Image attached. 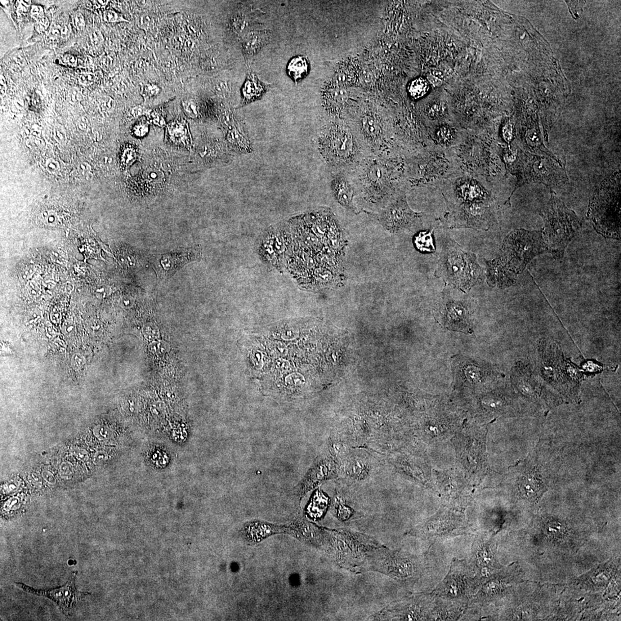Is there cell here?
<instances>
[{
    "label": "cell",
    "mask_w": 621,
    "mask_h": 621,
    "mask_svg": "<svg viewBox=\"0 0 621 621\" xmlns=\"http://www.w3.org/2000/svg\"><path fill=\"white\" fill-rule=\"evenodd\" d=\"M296 221L294 270L300 283L313 288L341 285L347 244L336 219L320 211Z\"/></svg>",
    "instance_id": "obj_1"
},
{
    "label": "cell",
    "mask_w": 621,
    "mask_h": 621,
    "mask_svg": "<svg viewBox=\"0 0 621 621\" xmlns=\"http://www.w3.org/2000/svg\"><path fill=\"white\" fill-rule=\"evenodd\" d=\"M545 251L542 230L512 231L504 240L499 258L489 263L490 279L500 287H508L534 257Z\"/></svg>",
    "instance_id": "obj_2"
},
{
    "label": "cell",
    "mask_w": 621,
    "mask_h": 621,
    "mask_svg": "<svg viewBox=\"0 0 621 621\" xmlns=\"http://www.w3.org/2000/svg\"><path fill=\"white\" fill-rule=\"evenodd\" d=\"M540 215L544 222L542 234L546 251L556 258H561L565 249L580 229V219L552 189L550 199Z\"/></svg>",
    "instance_id": "obj_3"
},
{
    "label": "cell",
    "mask_w": 621,
    "mask_h": 621,
    "mask_svg": "<svg viewBox=\"0 0 621 621\" xmlns=\"http://www.w3.org/2000/svg\"><path fill=\"white\" fill-rule=\"evenodd\" d=\"M620 173L602 181L589 200L588 217L598 233L605 238H620Z\"/></svg>",
    "instance_id": "obj_4"
},
{
    "label": "cell",
    "mask_w": 621,
    "mask_h": 621,
    "mask_svg": "<svg viewBox=\"0 0 621 621\" xmlns=\"http://www.w3.org/2000/svg\"><path fill=\"white\" fill-rule=\"evenodd\" d=\"M565 159L558 161L548 156L539 155L518 150L515 160L508 165L518 178L515 191L531 182L540 183L555 187L568 182Z\"/></svg>",
    "instance_id": "obj_5"
},
{
    "label": "cell",
    "mask_w": 621,
    "mask_h": 621,
    "mask_svg": "<svg viewBox=\"0 0 621 621\" xmlns=\"http://www.w3.org/2000/svg\"><path fill=\"white\" fill-rule=\"evenodd\" d=\"M319 144L320 153L326 161L336 167L345 166L354 162L358 150L350 131L339 125L326 129Z\"/></svg>",
    "instance_id": "obj_6"
},
{
    "label": "cell",
    "mask_w": 621,
    "mask_h": 621,
    "mask_svg": "<svg viewBox=\"0 0 621 621\" xmlns=\"http://www.w3.org/2000/svg\"><path fill=\"white\" fill-rule=\"evenodd\" d=\"M471 569L464 561L456 560L445 579L437 586L433 595L459 604H467L472 592L477 589L479 579L472 577Z\"/></svg>",
    "instance_id": "obj_7"
},
{
    "label": "cell",
    "mask_w": 621,
    "mask_h": 621,
    "mask_svg": "<svg viewBox=\"0 0 621 621\" xmlns=\"http://www.w3.org/2000/svg\"><path fill=\"white\" fill-rule=\"evenodd\" d=\"M442 260V272L449 282L467 290L481 278V268L476 257L456 247H450Z\"/></svg>",
    "instance_id": "obj_8"
},
{
    "label": "cell",
    "mask_w": 621,
    "mask_h": 621,
    "mask_svg": "<svg viewBox=\"0 0 621 621\" xmlns=\"http://www.w3.org/2000/svg\"><path fill=\"white\" fill-rule=\"evenodd\" d=\"M202 254L199 246L191 248L181 249L175 252L158 254L152 257V264L160 279L171 277L183 266L191 261L198 260Z\"/></svg>",
    "instance_id": "obj_9"
},
{
    "label": "cell",
    "mask_w": 621,
    "mask_h": 621,
    "mask_svg": "<svg viewBox=\"0 0 621 621\" xmlns=\"http://www.w3.org/2000/svg\"><path fill=\"white\" fill-rule=\"evenodd\" d=\"M77 574V571L74 572L68 583L64 586L47 590L35 589L22 583H17L16 585L24 591L51 599L56 603L64 614L69 615L72 613L76 601L89 595V593L80 592L76 589L74 582Z\"/></svg>",
    "instance_id": "obj_10"
},
{
    "label": "cell",
    "mask_w": 621,
    "mask_h": 621,
    "mask_svg": "<svg viewBox=\"0 0 621 621\" xmlns=\"http://www.w3.org/2000/svg\"><path fill=\"white\" fill-rule=\"evenodd\" d=\"M495 554L492 540H487L481 535L477 536L472 549V562L477 578L487 577L491 572L499 568Z\"/></svg>",
    "instance_id": "obj_11"
},
{
    "label": "cell",
    "mask_w": 621,
    "mask_h": 621,
    "mask_svg": "<svg viewBox=\"0 0 621 621\" xmlns=\"http://www.w3.org/2000/svg\"><path fill=\"white\" fill-rule=\"evenodd\" d=\"M421 215L410 208L404 198L399 199L384 210L381 220L383 225L391 232H397L409 227L415 219Z\"/></svg>",
    "instance_id": "obj_12"
},
{
    "label": "cell",
    "mask_w": 621,
    "mask_h": 621,
    "mask_svg": "<svg viewBox=\"0 0 621 621\" xmlns=\"http://www.w3.org/2000/svg\"><path fill=\"white\" fill-rule=\"evenodd\" d=\"M366 194L376 199L383 198L390 185V175L387 167L380 162L370 163L366 167L363 177Z\"/></svg>",
    "instance_id": "obj_13"
},
{
    "label": "cell",
    "mask_w": 621,
    "mask_h": 621,
    "mask_svg": "<svg viewBox=\"0 0 621 621\" xmlns=\"http://www.w3.org/2000/svg\"><path fill=\"white\" fill-rule=\"evenodd\" d=\"M454 195L458 200L464 202H481L490 203L491 198L484 187L471 178H460L454 184Z\"/></svg>",
    "instance_id": "obj_14"
},
{
    "label": "cell",
    "mask_w": 621,
    "mask_h": 621,
    "mask_svg": "<svg viewBox=\"0 0 621 621\" xmlns=\"http://www.w3.org/2000/svg\"><path fill=\"white\" fill-rule=\"evenodd\" d=\"M271 87V84L262 82L252 70L248 69L245 81L241 89V101L238 107L240 108L261 99Z\"/></svg>",
    "instance_id": "obj_15"
},
{
    "label": "cell",
    "mask_w": 621,
    "mask_h": 621,
    "mask_svg": "<svg viewBox=\"0 0 621 621\" xmlns=\"http://www.w3.org/2000/svg\"><path fill=\"white\" fill-rule=\"evenodd\" d=\"M269 30L250 31L241 38V42L246 61L248 62L257 55L262 48L269 43L272 39Z\"/></svg>",
    "instance_id": "obj_16"
},
{
    "label": "cell",
    "mask_w": 621,
    "mask_h": 621,
    "mask_svg": "<svg viewBox=\"0 0 621 621\" xmlns=\"http://www.w3.org/2000/svg\"><path fill=\"white\" fill-rule=\"evenodd\" d=\"M332 190L339 204L345 207H352L354 191L345 177L341 174L335 176L332 181Z\"/></svg>",
    "instance_id": "obj_17"
},
{
    "label": "cell",
    "mask_w": 621,
    "mask_h": 621,
    "mask_svg": "<svg viewBox=\"0 0 621 621\" xmlns=\"http://www.w3.org/2000/svg\"><path fill=\"white\" fill-rule=\"evenodd\" d=\"M445 316L447 326L453 330H466L469 326L468 312L462 304L449 303L446 306Z\"/></svg>",
    "instance_id": "obj_18"
},
{
    "label": "cell",
    "mask_w": 621,
    "mask_h": 621,
    "mask_svg": "<svg viewBox=\"0 0 621 621\" xmlns=\"http://www.w3.org/2000/svg\"><path fill=\"white\" fill-rule=\"evenodd\" d=\"M348 96L343 89L334 88L328 89L324 95L326 108L333 114H341L348 105Z\"/></svg>",
    "instance_id": "obj_19"
},
{
    "label": "cell",
    "mask_w": 621,
    "mask_h": 621,
    "mask_svg": "<svg viewBox=\"0 0 621 621\" xmlns=\"http://www.w3.org/2000/svg\"><path fill=\"white\" fill-rule=\"evenodd\" d=\"M310 65L307 58L303 56H296L290 60L287 67L289 77L294 82L301 81L309 73Z\"/></svg>",
    "instance_id": "obj_20"
},
{
    "label": "cell",
    "mask_w": 621,
    "mask_h": 621,
    "mask_svg": "<svg viewBox=\"0 0 621 621\" xmlns=\"http://www.w3.org/2000/svg\"><path fill=\"white\" fill-rule=\"evenodd\" d=\"M523 479L521 493L523 497L530 500L538 499L543 493L542 482H539L536 475L530 473Z\"/></svg>",
    "instance_id": "obj_21"
},
{
    "label": "cell",
    "mask_w": 621,
    "mask_h": 621,
    "mask_svg": "<svg viewBox=\"0 0 621 621\" xmlns=\"http://www.w3.org/2000/svg\"><path fill=\"white\" fill-rule=\"evenodd\" d=\"M361 127L364 137L369 141H377L381 137L382 124L373 115L365 116L362 120Z\"/></svg>",
    "instance_id": "obj_22"
},
{
    "label": "cell",
    "mask_w": 621,
    "mask_h": 621,
    "mask_svg": "<svg viewBox=\"0 0 621 621\" xmlns=\"http://www.w3.org/2000/svg\"><path fill=\"white\" fill-rule=\"evenodd\" d=\"M430 84L426 79L421 77L415 78L408 87V92L414 99H419L425 96L429 91Z\"/></svg>",
    "instance_id": "obj_23"
},
{
    "label": "cell",
    "mask_w": 621,
    "mask_h": 621,
    "mask_svg": "<svg viewBox=\"0 0 621 621\" xmlns=\"http://www.w3.org/2000/svg\"><path fill=\"white\" fill-rule=\"evenodd\" d=\"M432 233L433 231L423 232L417 236L415 243L420 251L424 252H434L435 251Z\"/></svg>",
    "instance_id": "obj_24"
},
{
    "label": "cell",
    "mask_w": 621,
    "mask_h": 621,
    "mask_svg": "<svg viewBox=\"0 0 621 621\" xmlns=\"http://www.w3.org/2000/svg\"><path fill=\"white\" fill-rule=\"evenodd\" d=\"M545 531L549 537L555 539L564 538L567 532L564 525L555 521L547 522L545 525Z\"/></svg>",
    "instance_id": "obj_25"
},
{
    "label": "cell",
    "mask_w": 621,
    "mask_h": 621,
    "mask_svg": "<svg viewBox=\"0 0 621 621\" xmlns=\"http://www.w3.org/2000/svg\"><path fill=\"white\" fill-rule=\"evenodd\" d=\"M454 134L452 128L448 126H442L437 129L436 138L441 144L448 145L452 142Z\"/></svg>",
    "instance_id": "obj_26"
},
{
    "label": "cell",
    "mask_w": 621,
    "mask_h": 621,
    "mask_svg": "<svg viewBox=\"0 0 621 621\" xmlns=\"http://www.w3.org/2000/svg\"><path fill=\"white\" fill-rule=\"evenodd\" d=\"M171 349V346L167 342L162 340H157L150 343L149 350L151 354L162 356L168 354Z\"/></svg>",
    "instance_id": "obj_27"
},
{
    "label": "cell",
    "mask_w": 621,
    "mask_h": 621,
    "mask_svg": "<svg viewBox=\"0 0 621 621\" xmlns=\"http://www.w3.org/2000/svg\"><path fill=\"white\" fill-rule=\"evenodd\" d=\"M446 108L441 102H435L428 105L426 113L428 117L433 119H439L445 114Z\"/></svg>",
    "instance_id": "obj_28"
},
{
    "label": "cell",
    "mask_w": 621,
    "mask_h": 621,
    "mask_svg": "<svg viewBox=\"0 0 621 621\" xmlns=\"http://www.w3.org/2000/svg\"><path fill=\"white\" fill-rule=\"evenodd\" d=\"M142 333L144 337L151 342L158 340L160 336L159 330L157 326L153 323H147L142 328Z\"/></svg>",
    "instance_id": "obj_29"
},
{
    "label": "cell",
    "mask_w": 621,
    "mask_h": 621,
    "mask_svg": "<svg viewBox=\"0 0 621 621\" xmlns=\"http://www.w3.org/2000/svg\"><path fill=\"white\" fill-rule=\"evenodd\" d=\"M160 91H161V88L158 85L152 83L147 84L142 88L141 95L145 99H149V98L159 95Z\"/></svg>",
    "instance_id": "obj_30"
},
{
    "label": "cell",
    "mask_w": 621,
    "mask_h": 621,
    "mask_svg": "<svg viewBox=\"0 0 621 621\" xmlns=\"http://www.w3.org/2000/svg\"><path fill=\"white\" fill-rule=\"evenodd\" d=\"M103 20L110 23H120V22H128L122 14L113 10H107L104 12Z\"/></svg>",
    "instance_id": "obj_31"
},
{
    "label": "cell",
    "mask_w": 621,
    "mask_h": 621,
    "mask_svg": "<svg viewBox=\"0 0 621 621\" xmlns=\"http://www.w3.org/2000/svg\"><path fill=\"white\" fill-rule=\"evenodd\" d=\"M182 104L185 114L188 117L191 118H198L197 105H196V102L194 100H189L183 101Z\"/></svg>",
    "instance_id": "obj_32"
},
{
    "label": "cell",
    "mask_w": 621,
    "mask_h": 621,
    "mask_svg": "<svg viewBox=\"0 0 621 621\" xmlns=\"http://www.w3.org/2000/svg\"><path fill=\"white\" fill-rule=\"evenodd\" d=\"M502 137L503 140L507 143L508 147H510L514 137L513 127L512 124L510 123H507L504 125L502 128Z\"/></svg>",
    "instance_id": "obj_33"
},
{
    "label": "cell",
    "mask_w": 621,
    "mask_h": 621,
    "mask_svg": "<svg viewBox=\"0 0 621 621\" xmlns=\"http://www.w3.org/2000/svg\"><path fill=\"white\" fill-rule=\"evenodd\" d=\"M78 81L84 86H91L95 80V76L91 73H82L78 76Z\"/></svg>",
    "instance_id": "obj_34"
},
{
    "label": "cell",
    "mask_w": 621,
    "mask_h": 621,
    "mask_svg": "<svg viewBox=\"0 0 621 621\" xmlns=\"http://www.w3.org/2000/svg\"><path fill=\"white\" fill-rule=\"evenodd\" d=\"M37 23H36V29H37L38 32L39 33L45 32V31L48 29L49 25H50V21H49L48 18L43 16L40 17L39 19H37Z\"/></svg>",
    "instance_id": "obj_35"
},
{
    "label": "cell",
    "mask_w": 621,
    "mask_h": 621,
    "mask_svg": "<svg viewBox=\"0 0 621 621\" xmlns=\"http://www.w3.org/2000/svg\"><path fill=\"white\" fill-rule=\"evenodd\" d=\"M61 62L65 65L70 67V68H75L77 65V58L74 55L70 53H65L61 58Z\"/></svg>",
    "instance_id": "obj_36"
},
{
    "label": "cell",
    "mask_w": 621,
    "mask_h": 621,
    "mask_svg": "<svg viewBox=\"0 0 621 621\" xmlns=\"http://www.w3.org/2000/svg\"><path fill=\"white\" fill-rule=\"evenodd\" d=\"M89 38H90L91 44L94 46H99V44L103 41V37L99 30L93 31L89 35Z\"/></svg>",
    "instance_id": "obj_37"
},
{
    "label": "cell",
    "mask_w": 621,
    "mask_h": 621,
    "mask_svg": "<svg viewBox=\"0 0 621 621\" xmlns=\"http://www.w3.org/2000/svg\"><path fill=\"white\" fill-rule=\"evenodd\" d=\"M74 23L76 28L78 30H83L86 26V20L84 15L82 13L78 12L76 13L74 18Z\"/></svg>",
    "instance_id": "obj_38"
},
{
    "label": "cell",
    "mask_w": 621,
    "mask_h": 621,
    "mask_svg": "<svg viewBox=\"0 0 621 621\" xmlns=\"http://www.w3.org/2000/svg\"><path fill=\"white\" fill-rule=\"evenodd\" d=\"M31 15L35 18L36 19H39L44 16V8L41 6L33 5L31 6L30 9Z\"/></svg>",
    "instance_id": "obj_39"
},
{
    "label": "cell",
    "mask_w": 621,
    "mask_h": 621,
    "mask_svg": "<svg viewBox=\"0 0 621 621\" xmlns=\"http://www.w3.org/2000/svg\"><path fill=\"white\" fill-rule=\"evenodd\" d=\"M148 130V125L145 122H141L136 124L134 127V131L138 136H144Z\"/></svg>",
    "instance_id": "obj_40"
},
{
    "label": "cell",
    "mask_w": 621,
    "mask_h": 621,
    "mask_svg": "<svg viewBox=\"0 0 621 621\" xmlns=\"http://www.w3.org/2000/svg\"><path fill=\"white\" fill-rule=\"evenodd\" d=\"M216 91L220 93L226 94L230 91V86L226 82H219L215 86Z\"/></svg>",
    "instance_id": "obj_41"
},
{
    "label": "cell",
    "mask_w": 621,
    "mask_h": 621,
    "mask_svg": "<svg viewBox=\"0 0 621 621\" xmlns=\"http://www.w3.org/2000/svg\"><path fill=\"white\" fill-rule=\"evenodd\" d=\"M48 37L51 39H57L61 37V29L57 28V26L51 29L50 33L48 34Z\"/></svg>",
    "instance_id": "obj_42"
},
{
    "label": "cell",
    "mask_w": 621,
    "mask_h": 621,
    "mask_svg": "<svg viewBox=\"0 0 621 621\" xmlns=\"http://www.w3.org/2000/svg\"><path fill=\"white\" fill-rule=\"evenodd\" d=\"M163 395L168 400H173L176 396L175 392L171 388H165L163 392Z\"/></svg>",
    "instance_id": "obj_43"
},
{
    "label": "cell",
    "mask_w": 621,
    "mask_h": 621,
    "mask_svg": "<svg viewBox=\"0 0 621 621\" xmlns=\"http://www.w3.org/2000/svg\"><path fill=\"white\" fill-rule=\"evenodd\" d=\"M61 38L63 39L68 38L71 33V28L69 25H64L61 29Z\"/></svg>",
    "instance_id": "obj_44"
},
{
    "label": "cell",
    "mask_w": 621,
    "mask_h": 621,
    "mask_svg": "<svg viewBox=\"0 0 621 621\" xmlns=\"http://www.w3.org/2000/svg\"><path fill=\"white\" fill-rule=\"evenodd\" d=\"M94 7L97 8H102L105 7L109 3V1L105 0H98V1H92Z\"/></svg>",
    "instance_id": "obj_45"
},
{
    "label": "cell",
    "mask_w": 621,
    "mask_h": 621,
    "mask_svg": "<svg viewBox=\"0 0 621 621\" xmlns=\"http://www.w3.org/2000/svg\"><path fill=\"white\" fill-rule=\"evenodd\" d=\"M0 85H1V86H0L1 94L3 95V94L6 93L7 88L5 78H4L2 74H1V77H0Z\"/></svg>",
    "instance_id": "obj_46"
},
{
    "label": "cell",
    "mask_w": 621,
    "mask_h": 621,
    "mask_svg": "<svg viewBox=\"0 0 621 621\" xmlns=\"http://www.w3.org/2000/svg\"><path fill=\"white\" fill-rule=\"evenodd\" d=\"M152 118H153V122L155 124L163 125L165 123V121H164L163 118L160 117V116L157 114L153 113L152 114Z\"/></svg>",
    "instance_id": "obj_47"
}]
</instances>
